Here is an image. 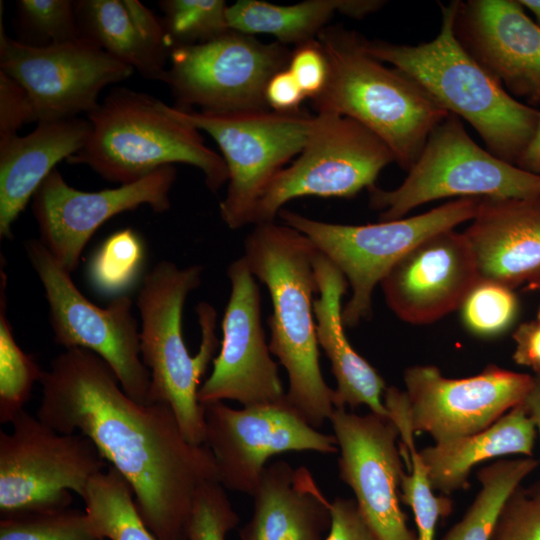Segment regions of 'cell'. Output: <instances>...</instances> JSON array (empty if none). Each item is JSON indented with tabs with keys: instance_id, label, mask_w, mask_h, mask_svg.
Wrapping results in <instances>:
<instances>
[{
	"instance_id": "obj_26",
	"label": "cell",
	"mask_w": 540,
	"mask_h": 540,
	"mask_svg": "<svg viewBox=\"0 0 540 540\" xmlns=\"http://www.w3.org/2000/svg\"><path fill=\"white\" fill-rule=\"evenodd\" d=\"M81 37L137 70L164 82L173 45L162 19L136 0L74 1Z\"/></svg>"
},
{
	"instance_id": "obj_39",
	"label": "cell",
	"mask_w": 540,
	"mask_h": 540,
	"mask_svg": "<svg viewBox=\"0 0 540 540\" xmlns=\"http://www.w3.org/2000/svg\"><path fill=\"white\" fill-rule=\"evenodd\" d=\"M491 540H540V480L509 495Z\"/></svg>"
},
{
	"instance_id": "obj_23",
	"label": "cell",
	"mask_w": 540,
	"mask_h": 540,
	"mask_svg": "<svg viewBox=\"0 0 540 540\" xmlns=\"http://www.w3.org/2000/svg\"><path fill=\"white\" fill-rule=\"evenodd\" d=\"M252 497V516L240 540H325L331 502L306 467L285 460L268 464Z\"/></svg>"
},
{
	"instance_id": "obj_44",
	"label": "cell",
	"mask_w": 540,
	"mask_h": 540,
	"mask_svg": "<svg viewBox=\"0 0 540 540\" xmlns=\"http://www.w3.org/2000/svg\"><path fill=\"white\" fill-rule=\"evenodd\" d=\"M515 349L512 355L518 365L540 372V305L533 320L520 324L513 332Z\"/></svg>"
},
{
	"instance_id": "obj_8",
	"label": "cell",
	"mask_w": 540,
	"mask_h": 540,
	"mask_svg": "<svg viewBox=\"0 0 540 540\" xmlns=\"http://www.w3.org/2000/svg\"><path fill=\"white\" fill-rule=\"evenodd\" d=\"M381 221L401 219L422 204L442 198H529L540 196V175L478 146L459 117L450 114L429 135L423 150L395 189H368Z\"/></svg>"
},
{
	"instance_id": "obj_42",
	"label": "cell",
	"mask_w": 540,
	"mask_h": 540,
	"mask_svg": "<svg viewBox=\"0 0 540 540\" xmlns=\"http://www.w3.org/2000/svg\"><path fill=\"white\" fill-rule=\"evenodd\" d=\"M325 540H377L364 521L355 499L331 502V525Z\"/></svg>"
},
{
	"instance_id": "obj_11",
	"label": "cell",
	"mask_w": 540,
	"mask_h": 540,
	"mask_svg": "<svg viewBox=\"0 0 540 540\" xmlns=\"http://www.w3.org/2000/svg\"><path fill=\"white\" fill-rule=\"evenodd\" d=\"M24 248L44 289L55 343L94 352L110 366L130 398L148 403L151 378L140 355V330L132 300L120 295L107 307H98L81 293L71 273L40 240L29 239Z\"/></svg>"
},
{
	"instance_id": "obj_9",
	"label": "cell",
	"mask_w": 540,
	"mask_h": 540,
	"mask_svg": "<svg viewBox=\"0 0 540 540\" xmlns=\"http://www.w3.org/2000/svg\"><path fill=\"white\" fill-rule=\"evenodd\" d=\"M12 432L0 431L1 517L69 508L93 476L107 468L95 444L80 433L62 434L21 411Z\"/></svg>"
},
{
	"instance_id": "obj_10",
	"label": "cell",
	"mask_w": 540,
	"mask_h": 540,
	"mask_svg": "<svg viewBox=\"0 0 540 540\" xmlns=\"http://www.w3.org/2000/svg\"><path fill=\"white\" fill-rule=\"evenodd\" d=\"M173 108L218 144L228 170L219 213L234 230L252 224L262 193L284 165L301 153L315 123V115L303 110L213 114Z\"/></svg>"
},
{
	"instance_id": "obj_17",
	"label": "cell",
	"mask_w": 540,
	"mask_h": 540,
	"mask_svg": "<svg viewBox=\"0 0 540 540\" xmlns=\"http://www.w3.org/2000/svg\"><path fill=\"white\" fill-rule=\"evenodd\" d=\"M175 180V166L167 165L135 182L85 192L67 184L55 168L32 198L39 240L72 273L90 238L110 218L143 205L156 213L169 210V194Z\"/></svg>"
},
{
	"instance_id": "obj_34",
	"label": "cell",
	"mask_w": 540,
	"mask_h": 540,
	"mask_svg": "<svg viewBox=\"0 0 540 540\" xmlns=\"http://www.w3.org/2000/svg\"><path fill=\"white\" fill-rule=\"evenodd\" d=\"M159 6L173 48L208 42L231 30L224 0H163Z\"/></svg>"
},
{
	"instance_id": "obj_46",
	"label": "cell",
	"mask_w": 540,
	"mask_h": 540,
	"mask_svg": "<svg viewBox=\"0 0 540 540\" xmlns=\"http://www.w3.org/2000/svg\"><path fill=\"white\" fill-rule=\"evenodd\" d=\"M532 385L522 404L534 423L540 437V372L534 373Z\"/></svg>"
},
{
	"instance_id": "obj_37",
	"label": "cell",
	"mask_w": 540,
	"mask_h": 540,
	"mask_svg": "<svg viewBox=\"0 0 540 540\" xmlns=\"http://www.w3.org/2000/svg\"><path fill=\"white\" fill-rule=\"evenodd\" d=\"M17 15L21 38L19 42L46 47L81 38L74 1L20 0Z\"/></svg>"
},
{
	"instance_id": "obj_25",
	"label": "cell",
	"mask_w": 540,
	"mask_h": 540,
	"mask_svg": "<svg viewBox=\"0 0 540 540\" xmlns=\"http://www.w3.org/2000/svg\"><path fill=\"white\" fill-rule=\"evenodd\" d=\"M314 271L319 293L313 302L316 336L337 382L333 394L335 409L366 405L372 413L389 418L382 399L386 390L384 379L353 349L344 332L341 300L348 287L345 276L319 251Z\"/></svg>"
},
{
	"instance_id": "obj_48",
	"label": "cell",
	"mask_w": 540,
	"mask_h": 540,
	"mask_svg": "<svg viewBox=\"0 0 540 540\" xmlns=\"http://www.w3.org/2000/svg\"><path fill=\"white\" fill-rule=\"evenodd\" d=\"M529 290L540 291V273L527 282Z\"/></svg>"
},
{
	"instance_id": "obj_31",
	"label": "cell",
	"mask_w": 540,
	"mask_h": 540,
	"mask_svg": "<svg viewBox=\"0 0 540 540\" xmlns=\"http://www.w3.org/2000/svg\"><path fill=\"white\" fill-rule=\"evenodd\" d=\"M92 528L108 540H157L138 513L126 479L111 465L89 481L82 497Z\"/></svg>"
},
{
	"instance_id": "obj_45",
	"label": "cell",
	"mask_w": 540,
	"mask_h": 540,
	"mask_svg": "<svg viewBox=\"0 0 540 540\" xmlns=\"http://www.w3.org/2000/svg\"><path fill=\"white\" fill-rule=\"evenodd\" d=\"M520 168L540 175V119L532 139L516 163Z\"/></svg>"
},
{
	"instance_id": "obj_1",
	"label": "cell",
	"mask_w": 540,
	"mask_h": 540,
	"mask_svg": "<svg viewBox=\"0 0 540 540\" xmlns=\"http://www.w3.org/2000/svg\"><path fill=\"white\" fill-rule=\"evenodd\" d=\"M39 383L36 416L59 433L77 431L95 444L129 483L157 540H188L195 498L219 476L211 450L185 438L172 408L130 398L110 366L83 348L57 355Z\"/></svg>"
},
{
	"instance_id": "obj_18",
	"label": "cell",
	"mask_w": 540,
	"mask_h": 540,
	"mask_svg": "<svg viewBox=\"0 0 540 540\" xmlns=\"http://www.w3.org/2000/svg\"><path fill=\"white\" fill-rule=\"evenodd\" d=\"M340 455V479L355 495L359 511L377 540H417L400 507L404 473L399 432L387 417L336 408L329 419Z\"/></svg>"
},
{
	"instance_id": "obj_35",
	"label": "cell",
	"mask_w": 540,
	"mask_h": 540,
	"mask_svg": "<svg viewBox=\"0 0 540 540\" xmlns=\"http://www.w3.org/2000/svg\"><path fill=\"white\" fill-rule=\"evenodd\" d=\"M464 326L474 335L490 338L506 332L515 322L519 300L506 285L478 279L461 306Z\"/></svg>"
},
{
	"instance_id": "obj_28",
	"label": "cell",
	"mask_w": 540,
	"mask_h": 540,
	"mask_svg": "<svg viewBox=\"0 0 540 540\" xmlns=\"http://www.w3.org/2000/svg\"><path fill=\"white\" fill-rule=\"evenodd\" d=\"M343 0H307L279 5L262 0H239L229 5L227 18L231 30L269 34L283 45L317 39L327 23L342 8Z\"/></svg>"
},
{
	"instance_id": "obj_21",
	"label": "cell",
	"mask_w": 540,
	"mask_h": 540,
	"mask_svg": "<svg viewBox=\"0 0 540 540\" xmlns=\"http://www.w3.org/2000/svg\"><path fill=\"white\" fill-rule=\"evenodd\" d=\"M454 31L509 94L540 104V26L518 0L458 1Z\"/></svg>"
},
{
	"instance_id": "obj_5",
	"label": "cell",
	"mask_w": 540,
	"mask_h": 540,
	"mask_svg": "<svg viewBox=\"0 0 540 540\" xmlns=\"http://www.w3.org/2000/svg\"><path fill=\"white\" fill-rule=\"evenodd\" d=\"M87 119L89 137L66 161L87 165L108 181L135 182L175 163L198 168L211 192L228 181L223 157L205 144L200 130L151 95L114 87Z\"/></svg>"
},
{
	"instance_id": "obj_30",
	"label": "cell",
	"mask_w": 540,
	"mask_h": 540,
	"mask_svg": "<svg viewBox=\"0 0 540 540\" xmlns=\"http://www.w3.org/2000/svg\"><path fill=\"white\" fill-rule=\"evenodd\" d=\"M534 457L498 460L481 468V488L461 520L441 540H491L499 514L509 495L537 468Z\"/></svg>"
},
{
	"instance_id": "obj_22",
	"label": "cell",
	"mask_w": 540,
	"mask_h": 540,
	"mask_svg": "<svg viewBox=\"0 0 540 540\" xmlns=\"http://www.w3.org/2000/svg\"><path fill=\"white\" fill-rule=\"evenodd\" d=\"M463 234L478 279L514 288L540 273V196L481 198Z\"/></svg>"
},
{
	"instance_id": "obj_38",
	"label": "cell",
	"mask_w": 540,
	"mask_h": 540,
	"mask_svg": "<svg viewBox=\"0 0 540 540\" xmlns=\"http://www.w3.org/2000/svg\"><path fill=\"white\" fill-rule=\"evenodd\" d=\"M239 523L226 489L219 483L205 485L198 492L188 528V540H225Z\"/></svg>"
},
{
	"instance_id": "obj_43",
	"label": "cell",
	"mask_w": 540,
	"mask_h": 540,
	"mask_svg": "<svg viewBox=\"0 0 540 540\" xmlns=\"http://www.w3.org/2000/svg\"><path fill=\"white\" fill-rule=\"evenodd\" d=\"M306 98L301 87L286 68L276 72L265 88V100L269 110L279 113H294L301 109Z\"/></svg>"
},
{
	"instance_id": "obj_14",
	"label": "cell",
	"mask_w": 540,
	"mask_h": 540,
	"mask_svg": "<svg viewBox=\"0 0 540 540\" xmlns=\"http://www.w3.org/2000/svg\"><path fill=\"white\" fill-rule=\"evenodd\" d=\"M204 444L211 450L219 483L252 496L268 460L288 451L338 452L334 435L319 432L288 403L276 402L233 409L223 401L202 404Z\"/></svg>"
},
{
	"instance_id": "obj_41",
	"label": "cell",
	"mask_w": 540,
	"mask_h": 540,
	"mask_svg": "<svg viewBox=\"0 0 540 540\" xmlns=\"http://www.w3.org/2000/svg\"><path fill=\"white\" fill-rule=\"evenodd\" d=\"M32 121L36 118L27 91L0 70V138L17 135L18 129Z\"/></svg>"
},
{
	"instance_id": "obj_20",
	"label": "cell",
	"mask_w": 540,
	"mask_h": 540,
	"mask_svg": "<svg viewBox=\"0 0 540 540\" xmlns=\"http://www.w3.org/2000/svg\"><path fill=\"white\" fill-rule=\"evenodd\" d=\"M478 280L471 247L463 233L438 232L411 249L380 285L386 303L407 323H433L460 308Z\"/></svg>"
},
{
	"instance_id": "obj_15",
	"label": "cell",
	"mask_w": 540,
	"mask_h": 540,
	"mask_svg": "<svg viewBox=\"0 0 540 540\" xmlns=\"http://www.w3.org/2000/svg\"><path fill=\"white\" fill-rule=\"evenodd\" d=\"M0 27V70L27 91L37 122L90 113L104 88L135 71L83 37L33 47L8 37L2 20Z\"/></svg>"
},
{
	"instance_id": "obj_13",
	"label": "cell",
	"mask_w": 540,
	"mask_h": 540,
	"mask_svg": "<svg viewBox=\"0 0 540 540\" xmlns=\"http://www.w3.org/2000/svg\"><path fill=\"white\" fill-rule=\"evenodd\" d=\"M392 162L389 147L361 123L337 114L316 113L303 150L266 187L252 224L274 222L283 206L299 197L351 198L375 186L380 172Z\"/></svg>"
},
{
	"instance_id": "obj_6",
	"label": "cell",
	"mask_w": 540,
	"mask_h": 540,
	"mask_svg": "<svg viewBox=\"0 0 540 540\" xmlns=\"http://www.w3.org/2000/svg\"><path fill=\"white\" fill-rule=\"evenodd\" d=\"M202 272L200 265L180 268L162 260L144 276L136 300L141 319L140 355L151 378L148 403L168 404L185 438L198 445L205 442L198 390L219 347L217 312L207 302L198 304L201 343L194 356L183 339L182 318L186 299L200 286Z\"/></svg>"
},
{
	"instance_id": "obj_24",
	"label": "cell",
	"mask_w": 540,
	"mask_h": 540,
	"mask_svg": "<svg viewBox=\"0 0 540 540\" xmlns=\"http://www.w3.org/2000/svg\"><path fill=\"white\" fill-rule=\"evenodd\" d=\"M91 131L78 117L38 122L28 135L0 138V238L12 239V226L28 201L61 160L76 154Z\"/></svg>"
},
{
	"instance_id": "obj_2",
	"label": "cell",
	"mask_w": 540,
	"mask_h": 540,
	"mask_svg": "<svg viewBox=\"0 0 540 540\" xmlns=\"http://www.w3.org/2000/svg\"><path fill=\"white\" fill-rule=\"evenodd\" d=\"M317 252L305 235L274 221L254 225L244 240L242 256L271 297L268 345L288 374L285 398L316 429L335 410L334 389L327 385L320 369L313 312V294L318 293L314 271Z\"/></svg>"
},
{
	"instance_id": "obj_29",
	"label": "cell",
	"mask_w": 540,
	"mask_h": 540,
	"mask_svg": "<svg viewBox=\"0 0 540 540\" xmlns=\"http://www.w3.org/2000/svg\"><path fill=\"white\" fill-rule=\"evenodd\" d=\"M384 404L402 439V455L408 457L410 471L402 474L400 499L414 514L417 540H434L439 520L452 512V501L433 492L427 469L416 449L405 392L394 386L386 388Z\"/></svg>"
},
{
	"instance_id": "obj_36",
	"label": "cell",
	"mask_w": 540,
	"mask_h": 540,
	"mask_svg": "<svg viewBox=\"0 0 540 540\" xmlns=\"http://www.w3.org/2000/svg\"><path fill=\"white\" fill-rule=\"evenodd\" d=\"M0 540H106L85 511L66 508L1 517Z\"/></svg>"
},
{
	"instance_id": "obj_3",
	"label": "cell",
	"mask_w": 540,
	"mask_h": 540,
	"mask_svg": "<svg viewBox=\"0 0 540 540\" xmlns=\"http://www.w3.org/2000/svg\"><path fill=\"white\" fill-rule=\"evenodd\" d=\"M458 1L441 4L437 36L417 45L368 40V53L414 79L450 114L467 121L487 150L515 164L529 144L540 111L509 94L462 46L455 35Z\"/></svg>"
},
{
	"instance_id": "obj_40",
	"label": "cell",
	"mask_w": 540,
	"mask_h": 540,
	"mask_svg": "<svg viewBox=\"0 0 540 540\" xmlns=\"http://www.w3.org/2000/svg\"><path fill=\"white\" fill-rule=\"evenodd\" d=\"M287 69L306 98L315 99L325 88L329 75L328 60L319 41L313 39L294 46Z\"/></svg>"
},
{
	"instance_id": "obj_33",
	"label": "cell",
	"mask_w": 540,
	"mask_h": 540,
	"mask_svg": "<svg viewBox=\"0 0 540 540\" xmlns=\"http://www.w3.org/2000/svg\"><path fill=\"white\" fill-rule=\"evenodd\" d=\"M143 260L139 235L131 228L121 229L106 238L91 258L90 282L101 293H121L135 281Z\"/></svg>"
},
{
	"instance_id": "obj_19",
	"label": "cell",
	"mask_w": 540,
	"mask_h": 540,
	"mask_svg": "<svg viewBox=\"0 0 540 540\" xmlns=\"http://www.w3.org/2000/svg\"><path fill=\"white\" fill-rule=\"evenodd\" d=\"M227 276L231 291L222 320L223 339L198 400L207 404L228 399L243 407L279 401L286 392L266 342L255 276L243 257L230 263Z\"/></svg>"
},
{
	"instance_id": "obj_32",
	"label": "cell",
	"mask_w": 540,
	"mask_h": 540,
	"mask_svg": "<svg viewBox=\"0 0 540 540\" xmlns=\"http://www.w3.org/2000/svg\"><path fill=\"white\" fill-rule=\"evenodd\" d=\"M7 275L0 270V423H11L24 410L41 370L34 356L17 344L7 318Z\"/></svg>"
},
{
	"instance_id": "obj_16",
	"label": "cell",
	"mask_w": 540,
	"mask_h": 540,
	"mask_svg": "<svg viewBox=\"0 0 540 540\" xmlns=\"http://www.w3.org/2000/svg\"><path fill=\"white\" fill-rule=\"evenodd\" d=\"M411 428L435 442L480 432L521 404L533 376L491 364L466 378H447L433 365L408 367L403 375Z\"/></svg>"
},
{
	"instance_id": "obj_47",
	"label": "cell",
	"mask_w": 540,
	"mask_h": 540,
	"mask_svg": "<svg viewBox=\"0 0 540 540\" xmlns=\"http://www.w3.org/2000/svg\"><path fill=\"white\" fill-rule=\"evenodd\" d=\"M524 9L529 10L535 16L536 23L540 26V0H518Z\"/></svg>"
},
{
	"instance_id": "obj_7",
	"label": "cell",
	"mask_w": 540,
	"mask_h": 540,
	"mask_svg": "<svg viewBox=\"0 0 540 540\" xmlns=\"http://www.w3.org/2000/svg\"><path fill=\"white\" fill-rule=\"evenodd\" d=\"M481 198H458L423 214L366 225L324 222L282 209L284 224L305 235L345 276L352 293L342 308L344 327L372 315V295L391 268L426 238L472 220Z\"/></svg>"
},
{
	"instance_id": "obj_4",
	"label": "cell",
	"mask_w": 540,
	"mask_h": 540,
	"mask_svg": "<svg viewBox=\"0 0 540 540\" xmlns=\"http://www.w3.org/2000/svg\"><path fill=\"white\" fill-rule=\"evenodd\" d=\"M329 64L328 80L313 100L316 113L352 118L376 134L395 162L409 170L434 128L450 113L414 79L368 53L364 37L342 26L317 36Z\"/></svg>"
},
{
	"instance_id": "obj_27",
	"label": "cell",
	"mask_w": 540,
	"mask_h": 540,
	"mask_svg": "<svg viewBox=\"0 0 540 540\" xmlns=\"http://www.w3.org/2000/svg\"><path fill=\"white\" fill-rule=\"evenodd\" d=\"M536 437L534 423L521 403L480 432L435 442L419 453L433 490L448 496L468 486L472 469L480 463L512 454L533 457Z\"/></svg>"
},
{
	"instance_id": "obj_12",
	"label": "cell",
	"mask_w": 540,
	"mask_h": 540,
	"mask_svg": "<svg viewBox=\"0 0 540 540\" xmlns=\"http://www.w3.org/2000/svg\"><path fill=\"white\" fill-rule=\"evenodd\" d=\"M291 50L230 30L208 42L178 46L170 54L165 83L176 108L225 114L269 110L265 88L288 65Z\"/></svg>"
}]
</instances>
